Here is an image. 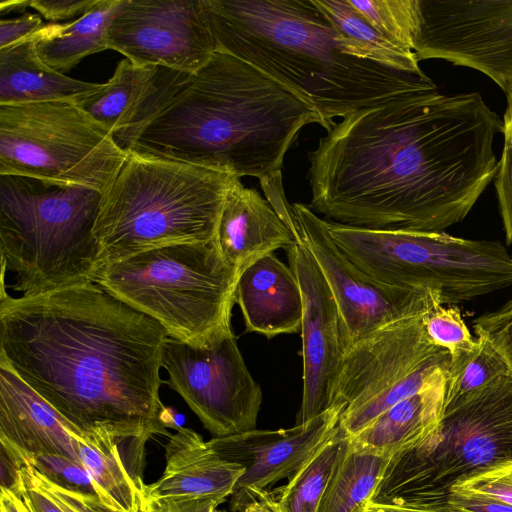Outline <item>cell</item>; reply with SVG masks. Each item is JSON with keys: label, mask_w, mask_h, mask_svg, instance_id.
<instances>
[{"label": "cell", "mask_w": 512, "mask_h": 512, "mask_svg": "<svg viewBox=\"0 0 512 512\" xmlns=\"http://www.w3.org/2000/svg\"><path fill=\"white\" fill-rule=\"evenodd\" d=\"M502 132L478 92L437 86L352 112L309 154V207L352 227L443 232L494 180Z\"/></svg>", "instance_id": "obj_1"}, {"label": "cell", "mask_w": 512, "mask_h": 512, "mask_svg": "<svg viewBox=\"0 0 512 512\" xmlns=\"http://www.w3.org/2000/svg\"><path fill=\"white\" fill-rule=\"evenodd\" d=\"M5 287L0 363L72 434L148 440L178 428L159 394L168 333L158 321L94 282L20 297Z\"/></svg>", "instance_id": "obj_2"}, {"label": "cell", "mask_w": 512, "mask_h": 512, "mask_svg": "<svg viewBox=\"0 0 512 512\" xmlns=\"http://www.w3.org/2000/svg\"><path fill=\"white\" fill-rule=\"evenodd\" d=\"M318 111L250 63L217 50L190 75L132 151L260 181L281 175L284 157Z\"/></svg>", "instance_id": "obj_3"}, {"label": "cell", "mask_w": 512, "mask_h": 512, "mask_svg": "<svg viewBox=\"0 0 512 512\" xmlns=\"http://www.w3.org/2000/svg\"><path fill=\"white\" fill-rule=\"evenodd\" d=\"M217 50L287 86L320 114L336 117L436 87L424 73L351 55L314 0H201Z\"/></svg>", "instance_id": "obj_4"}, {"label": "cell", "mask_w": 512, "mask_h": 512, "mask_svg": "<svg viewBox=\"0 0 512 512\" xmlns=\"http://www.w3.org/2000/svg\"><path fill=\"white\" fill-rule=\"evenodd\" d=\"M230 173L138 154L102 194L94 236L105 264L178 244L215 242Z\"/></svg>", "instance_id": "obj_5"}, {"label": "cell", "mask_w": 512, "mask_h": 512, "mask_svg": "<svg viewBox=\"0 0 512 512\" xmlns=\"http://www.w3.org/2000/svg\"><path fill=\"white\" fill-rule=\"evenodd\" d=\"M101 192L0 175L1 270L22 296L94 282L102 267L94 236Z\"/></svg>", "instance_id": "obj_6"}, {"label": "cell", "mask_w": 512, "mask_h": 512, "mask_svg": "<svg viewBox=\"0 0 512 512\" xmlns=\"http://www.w3.org/2000/svg\"><path fill=\"white\" fill-rule=\"evenodd\" d=\"M512 461V375L444 411L418 443L389 458L369 506L446 508L458 482Z\"/></svg>", "instance_id": "obj_7"}, {"label": "cell", "mask_w": 512, "mask_h": 512, "mask_svg": "<svg viewBox=\"0 0 512 512\" xmlns=\"http://www.w3.org/2000/svg\"><path fill=\"white\" fill-rule=\"evenodd\" d=\"M238 277L212 242L165 246L105 264L95 283L158 321L169 337L205 348L233 335Z\"/></svg>", "instance_id": "obj_8"}, {"label": "cell", "mask_w": 512, "mask_h": 512, "mask_svg": "<svg viewBox=\"0 0 512 512\" xmlns=\"http://www.w3.org/2000/svg\"><path fill=\"white\" fill-rule=\"evenodd\" d=\"M326 222L339 249L367 275L391 286L429 289L442 305L512 285V255L500 242Z\"/></svg>", "instance_id": "obj_9"}, {"label": "cell", "mask_w": 512, "mask_h": 512, "mask_svg": "<svg viewBox=\"0 0 512 512\" xmlns=\"http://www.w3.org/2000/svg\"><path fill=\"white\" fill-rule=\"evenodd\" d=\"M127 156L73 101L0 105V175L104 193Z\"/></svg>", "instance_id": "obj_10"}, {"label": "cell", "mask_w": 512, "mask_h": 512, "mask_svg": "<svg viewBox=\"0 0 512 512\" xmlns=\"http://www.w3.org/2000/svg\"><path fill=\"white\" fill-rule=\"evenodd\" d=\"M424 320L390 324L345 350L333 400L344 406L338 427L345 435L447 374L450 354L429 340Z\"/></svg>", "instance_id": "obj_11"}, {"label": "cell", "mask_w": 512, "mask_h": 512, "mask_svg": "<svg viewBox=\"0 0 512 512\" xmlns=\"http://www.w3.org/2000/svg\"><path fill=\"white\" fill-rule=\"evenodd\" d=\"M162 368L168 373V385L215 438L256 429L262 390L250 374L234 334L205 348L168 336Z\"/></svg>", "instance_id": "obj_12"}, {"label": "cell", "mask_w": 512, "mask_h": 512, "mask_svg": "<svg viewBox=\"0 0 512 512\" xmlns=\"http://www.w3.org/2000/svg\"><path fill=\"white\" fill-rule=\"evenodd\" d=\"M298 236L317 262L338 307L345 350L390 324L424 316L439 295L425 288L381 283L356 266L336 245L326 220L307 205L292 204Z\"/></svg>", "instance_id": "obj_13"}, {"label": "cell", "mask_w": 512, "mask_h": 512, "mask_svg": "<svg viewBox=\"0 0 512 512\" xmlns=\"http://www.w3.org/2000/svg\"><path fill=\"white\" fill-rule=\"evenodd\" d=\"M418 61L475 69L512 94V0H418Z\"/></svg>", "instance_id": "obj_14"}, {"label": "cell", "mask_w": 512, "mask_h": 512, "mask_svg": "<svg viewBox=\"0 0 512 512\" xmlns=\"http://www.w3.org/2000/svg\"><path fill=\"white\" fill-rule=\"evenodd\" d=\"M108 49L137 66L194 74L217 51L201 0H121L106 35Z\"/></svg>", "instance_id": "obj_15"}, {"label": "cell", "mask_w": 512, "mask_h": 512, "mask_svg": "<svg viewBox=\"0 0 512 512\" xmlns=\"http://www.w3.org/2000/svg\"><path fill=\"white\" fill-rule=\"evenodd\" d=\"M343 409L334 405L292 428L254 429L209 440L223 459L245 469L230 495L231 511L242 512L278 481H290L336 434Z\"/></svg>", "instance_id": "obj_16"}, {"label": "cell", "mask_w": 512, "mask_h": 512, "mask_svg": "<svg viewBox=\"0 0 512 512\" xmlns=\"http://www.w3.org/2000/svg\"><path fill=\"white\" fill-rule=\"evenodd\" d=\"M289 266L302 291L303 392L297 424L333 406L344 358L342 323L332 292L314 257L297 234L287 248Z\"/></svg>", "instance_id": "obj_17"}, {"label": "cell", "mask_w": 512, "mask_h": 512, "mask_svg": "<svg viewBox=\"0 0 512 512\" xmlns=\"http://www.w3.org/2000/svg\"><path fill=\"white\" fill-rule=\"evenodd\" d=\"M190 75L163 66H137L125 58L107 83L73 102L104 126L116 145L129 153Z\"/></svg>", "instance_id": "obj_18"}, {"label": "cell", "mask_w": 512, "mask_h": 512, "mask_svg": "<svg viewBox=\"0 0 512 512\" xmlns=\"http://www.w3.org/2000/svg\"><path fill=\"white\" fill-rule=\"evenodd\" d=\"M75 443L58 413L0 363L1 446L21 463L23 458L39 453L58 454L81 463Z\"/></svg>", "instance_id": "obj_19"}, {"label": "cell", "mask_w": 512, "mask_h": 512, "mask_svg": "<svg viewBox=\"0 0 512 512\" xmlns=\"http://www.w3.org/2000/svg\"><path fill=\"white\" fill-rule=\"evenodd\" d=\"M297 237L270 202L237 179L219 217L215 244L240 275L260 257L289 248Z\"/></svg>", "instance_id": "obj_20"}, {"label": "cell", "mask_w": 512, "mask_h": 512, "mask_svg": "<svg viewBox=\"0 0 512 512\" xmlns=\"http://www.w3.org/2000/svg\"><path fill=\"white\" fill-rule=\"evenodd\" d=\"M235 303L241 309L246 332L272 338L301 330L303 297L299 281L274 252L260 257L239 275Z\"/></svg>", "instance_id": "obj_21"}, {"label": "cell", "mask_w": 512, "mask_h": 512, "mask_svg": "<svg viewBox=\"0 0 512 512\" xmlns=\"http://www.w3.org/2000/svg\"><path fill=\"white\" fill-rule=\"evenodd\" d=\"M162 476L145 485L143 495L159 497H214L226 500L244 467L223 459L196 431L178 427L165 446Z\"/></svg>", "instance_id": "obj_22"}, {"label": "cell", "mask_w": 512, "mask_h": 512, "mask_svg": "<svg viewBox=\"0 0 512 512\" xmlns=\"http://www.w3.org/2000/svg\"><path fill=\"white\" fill-rule=\"evenodd\" d=\"M74 435V434H73ZM76 451L99 498L122 512H140L145 483L143 438L78 437Z\"/></svg>", "instance_id": "obj_23"}, {"label": "cell", "mask_w": 512, "mask_h": 512, "mask_svg": "<svg viewBox=\"0 0 512 512\" xmlns=\"http://www.w3.org/2000/svg\"><path fill=\"white\" fill-rule=\"evenodd\" d=\"M447 374L401 400L356 435L357 447L388 457L418 443L440 423L445 408Z\"/></svg>", "instance_id": "obj_24"}, {"label": "cell", "mask_w": 512, "mask_h": 512, "mask_svg": "<svg viewBox=\"0 0 512 512\" xmlns=\"http://www.w3.org/2000/svg\"><path fill=\"white\" fill-rule=\"evenodd\" d=\"M100 85L70 78L49 67L30 37L0 49V105L73 101Z\"/></svg>", "instance_id": "obj_25"}, {"label": "cell", "mask_w": 512, "mask_h": 512, "mask_svg": "<svg viewBox=\"0 0 512 512\" xmlns=\"http://www.w3.org/2000/svg\"><path fill=\"white\" fill-rule=\"evenodd\" d=\"M121 0H97L81 17L64 24L49 23L29 36L40 58L63 73L83 58L108 49L107 30Z\"/></svg>", "instance_id": "obj_26"}, {"label": "cell", "mask_w": 512, "mask_h": 512, "mask_svg": "<svg viewBox=\"0 0 512 512\" xmlns=\"http://www.w3.org/2000/svg\"><path fill=\"white\" fill-rule=\"evenodd\" d=\"M389 458L357 447L348 437L317 512H365Z\"/></svg>", "instance_id": "obj_27"}, {"label": "cell", "mask_w": 512, "mask_h": 512, "mask_svg": "<svg viewBox=\"0 0 512 512\" xmlns=\"http://www.w3.org/2000/svg\"><path fill=\"white\" fill-rule=\"evenodd\" d=\"M314 1L333 22L351 55L406 72H423L414 52L387 38L349 0Z\"/></svg>", "instance_id": "obj_28"}, {"label": "cell", "mask_w": 512, "mask_h": 512, "mask_svg": "<svg viewBox=\"0 0 512 512\" xmlns=\"http://www.w3.org/2000/svg\"><path fill=\"white\" fill-rule=\"evenodd\" d=\"M347 441L348 436L338 427L333 438L286 485L276 491L281 512H317Z\"/></svg>", "instance_id": "obj_29"}, {"label": "cell", "mask_w": 512, "mask_h": 512, "mask_svg": "<svg viewBox=\"0 0 512 512\" xmlns=\"http://www.w3.org/2000/svg\"><path fill=\"white\" fill-rule=\"evenodd\" d=\"M473 351L450 356L444 411L456 406L495 380L511 375L504 359L484 337L476 335Z\"/></svg>", "instance_id": "obj_30"}, {"label": "cell", "mask_w": 512, "mask_h": 512, "mask_svg": "<svg viewBox=\"0 0 512 512\" xmlns=\"http://www.w3.org/2000/svg\"><path fill=\"white\" fill-rule=\"evenodd\" d=\"M376 29L413 52L419 23L418 0H349Z\"/></svg>", "instance_id": "obj_31"}, {"label": "cell", "mask_w": 512, "mask_h": 512, "mask_svg": "<svg viewBox=\"0 0 512 512\" xmlns=\"http://www.w3.org/2000/svg\"><path fill=\"white\" fill-rule=\"evenodd\" d=\"M424 324L429 340L451 357L477 347V337L472 336L456 306L437 305L425 315Z\"/></svg>", "instance_id": "obj_32"}, {"label": "cell", "mask_w": 512, "mask_h": 512, "mask_svg": "<svg viewBox=\"0 0 512 512\" xmlns=\"http://www.w3.org/2000/svg\"><path fill=\"white\" fill-rule=\"evenodd\" d=\"M51 483L69 491L98 496L93 480L82 463L50 453L34 454L22 459ZM99 497V496H98Z\"/></svg>", "instance_id": "obj_33"}, {"label": "cell", "mask_w": 512, "mask_h": 512, "mask_svg": "<svg viewBox=\"0 0 512 512\" xmlns=\"http://www.w3.org/2000/svg\"><path fill=\"white\" fill-rule=\"evenodd\" d=\"M450 495L491 498L512 506V461L456 483Z\"/></svg>", "instance_id": "obj_34"}, {"label": "cell", "mask_w": 512, "mask_h": 512, "mask_svg": "<svg viewBox=\"0 0 512 512\" xmlns=\"http://www.w3.org/2000/svg\"><path fill=\"white\" fill-rule=\"evenodd\" d=\"M473 324L476 335L490 342L512 375V300L495 311L477 317Z\"/></svg>", "instance_id": "obj_35"}, {"label": "cell", "mask_w": 512, "mask_h": 512, "mask_svg": "<svg viewBox=\"0 0 512 512\" xmlns=\"http://www.w3.org/2000/svg\"><path fill=\"white\" fill-rule=\"evenodd\" d=\"M21 468L63 512H122L109 506L98 496L69 491L51 483L28 464L24 463Z\"/></svg>", "instance_id": "obj_36"}, {"label": "cell", "mask_w": 512, "mask_h": 512, "mask_svg": "<svg viewBox=\"0 0 512 512\" xmlns=\"http://www.w3.org/2000/svg\"><path fill=\"white\" fill-rule=\"evenodd\" d=\"M506 243L512 245V143L504 141L494 177Z\"/></svg>", "instance_id": "obj_37"}, {"label": "cell", "mask_w": 512, "mask_h": 512, "mask_svg": "<svg viewBox=\"0 0 512 512\" xmlns=\"http://www.w3.org/2000/svg\"><path fill=\"white\" fill-rule=\"evenodd\" d=\"M225 500L214 497L142 496L140 512H214Z\"/></svg>", "instance_id": "obj_38"}, {"label": "cell", "mask_w": 512, "mask_h": 512, "mask_svg": "<svg viewBox=\"0 0 512 512\" xmlns=\"http://www.w3.org/2000/svg\"><path fill=\"white\" fill-rule=\"evenodd\" d=\"M97 0H30L29 7L52 23L81 17Z\"/></svg>", "instance_id": "obj_39"}, {"label": "cell", "mask_w": 512, "mask_h": 512, "mask_svg": "<svg viewBox=\"0 0 512 512\" xmlns=\"http://www.w3.org/2000/svg\"><path fill=\"white\" fill-rule=\"evenodd\" d=\"M40 16L32 13L0 21V49L16 44L43 27Z\"/></svg>", "instance_id": "obj_40"}, {"label": "cell", "mask_w": 512, "mask_h": 512, "mask_svg": "<svg viewBox=\"0 0 512 512\" xmlns=\"http://www.w3.org/2000/svg\"><path fill=\"white\" fill-rule=\"evenodd\" d=\"M19 496L30 512H63V510L39 489L20 467Z\"/></svg>", "instance_id": "obj_41"}, {"label": "cell", "mask_w": 512, "mask_h": 512, "mask_svg": "<svg viewBox=\"0 0 512 512\" xmlns=\"http://www.w3.org/2000/svg\"><path fill=\"white\" fill-rule=\"evenodd\" d=\"M446 508L462 512H512L511 505L498 500L464 495H450Z\"/></svg>", "instance_id": "obj_42"}, {"label": "cell", "mask_w": 512, "mask_h": 512, "mask_svg": "<svg viewBox=\"0 0 512 512\" xmlns=\"http://www.w3.org/2000/svg\"><path fill=\"white\" fill-rule=\"evenodd\" d=\"M242 512H281L276 499V491L263 494L248 504Z\"/></svg>", "instance_id": "obj_43"}, {"label": "cell", "mask_w": 512, "mask_h": 512, "mask_svg": "<svg viewBox=\"0 0 512 512\" xmlns=\"http://www.w3.org/2000/svg\"><path fill=\"white\" fill-rule=\"evenodd\" d=\"M0 512H30L23 500L13 492L1 488Z\"/></svg>", "instance_id": "obj_44"}, {"label": "cell", "mask_w": 512, "mask_h": 512, "mask_svg": "<svg viewBox=\"0 0 512 512\" xmlns=\"http://www.w3.org/2000/svg\"><path fill=\"white\" fill-rule=\"evenodd\" d=\"M507 106L503 118L504 141L512 143V94L506 97Z\"/></svg>", "instance_id": "obj_45"}, {"label": "cell", "mask_w": 512, "mask_h": 512, "mask_svg": "<svg viewBox=\"0 0 512 512\" xmlns=\"http://www.w3.org/2000/svg\"><path fill=\"white\" fill-rule=\"evenodd\" d=\"M375 510V512H462L451 508H445L441 510H425V509H412L397 506H369Z\"/></svg>", "instance_id": "obj_46"}, {"label": "cell", "mask_w": 512, "mask_h": 512, "mask_svg": "<svg viewBox=\"0 0 512 512\" xmlns=\"http://www.w3.org/2000/svg\"><path fill=\"white\" fill-rule=\"evenodd\" d=\"M30 0H16V1H2L0 4L1 14L9 13L12 11H24L26 7H29Z\"/></svg>", "instance_id": "obj_47"}, {"label": "cell", "mask_w": 512, "mask_h": 512, "mask_svg": "<svg viewBox=\"0 0 512 512\" xmlns=\"http://www.w3.org/2000/svg\"><path fill=\"white\" fill-rule=\"evenodd\" d=\"M365 512H375V510L371 507H368Z\"/></svg>", "instance_id": "obj_48"}, {"label": "cell", "mask_w": 512, "mask_h": 512, "mask_svg": "<svg viewBox=\"0 0 512 512\" xmlns=\"http://www.w3.org/2000/svg\"><path fill=\"white\" fill-rule=\"evenodd\" d=\"M214 512H227V511L216 509Z\"/></svg>", "instance_id": "obj_49"}]
</instances>
